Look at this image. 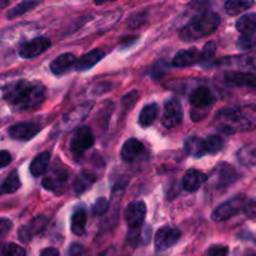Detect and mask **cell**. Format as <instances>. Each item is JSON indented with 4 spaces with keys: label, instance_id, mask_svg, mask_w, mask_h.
<instances>
[{
    "label": "cell",
    "instance_id": "cell-1",
    "mask_svg": "<svg viewBox=\"0 0 256 256\" xmlns=\"http://www.w3.org/2000/svg\"><path fill=\"white\" fill-rule=\"evenodd\" d=\"M2 95L16 110H32L46 99V88L39 82L15 80L2 86Z\"/></svg>",
    "mask_w": 256,
    "mask_h": 256
},
{
    "label": "cell",
    "instance_id": "cell-2",
    "mask_svg": "<svg viewBox=\"0 0 256 256\" xmlns=\"http://www.w3.org/2000/svg\"><path fill=\"white\" fill-rule=\"evenodd\" d=\"M215 125L226 134L256 129V104L220 110L215 118Z\"/></svg>",
    "mask_w": 256,
    "mask_h": 256
},
{
    "label": "cell",
    "instance_id": "cell-3",
    "mask_svg": "<svg viewBox=\"0 0 256 256\" xmlns=\"http://www.w3.org/2000/svg\"><path fill=\"white\" fill-rule=\"evenodd\" d=\"M220 22H222V19L218 12L205 10L192 16L188 22V24L180 30V39L185 42H189L209 36L219 28Z\"/></svg>",
    "mask_w": 256,
    "mask_h": 256
},
{
    "label": "cell",
    "instance_id": "cell-4",
    "mask_svg": "<svg viewBox=\"0 0 256 256\" xmlns=\"http://www.w3.org/2000/svg\"><path fill=\"white\" fill-rule=\"evenodd\" d=\"M224 148V140L219 135H210L206 138L190 136L184 142V149L192 158H202L205 155H215Z\"/></svg>",
    "mask_w": 256,
    "mask_h": 256
},
{
    "label": "cell",
    "instance_id": "cell-5",
    "mask_svg": "<svg viewBox=\"0 0 256 256\" xmlns=\"http://www.w3.org/2000/svg\"><path fill=\"white\" fill-rule=\"evenodd\" d=\"M189 102L192 105V119L194 122H202L208 116V112L215 104V95L206 86H199L189 96Z\"/></svg>",
    "mask_w": 256,
    "mask_h": 256
},
{
    "label": "cell",
    "instance_id": "cell-6",
    "mask_svg": "<svg viewBox=\"0 0 256 256\" xmlns=\"http://www.w3.org/2000/svg\"><path fill=\"white\" fill-rule=\"evenodd\" d=\"M94 142L95 138L92 129L86 126V125H82V126L76 128L74 132H72L69 144L70 152H72V155L75 159H79L90 148H92Z\"/></svg>",
    "mask_w": 256,
    "mask_h": 256
},
{
    "label": "cell",
    "instance_id": "cell-7",
    "mask_svg": "<svg viewBox=\"0 0 256 256\" xmlns=\"http://www.w3.org/2000/svg\"><path fill=\"white\" fill-rule=\"evenodd\" d=\"M245 200H246V198L242 194L230 198L229 200L215 208L214 212H212V219L214 222H225V220L235 216L242 210L244 212V208L246 205Z\"/></svg>",
    "mask_w": 256,
    "mask_h": 256
},
{
    "label": "cell",
    "instance_id": "cell-8",
    "mask_svg": "<svg viewBox=\"0 0 256 256\" xmlns=\"http://www.w3.org/2000/svg\"><path fill=\"white\" fill-rule=\"evenodd\" d=\"M238 179H239V174L235 172L232 165L226 164V162H220L219 165H216L208 182H212V186L216 189L224 190L234 184Z\"/></svg>",
    "mask_w": 256,
    "mask_h": 256
},
{
    "label": "cell",
    "instance_id": "cell-9",
    "mask_svg": "<svg viewBox=\"0 0 256 256\" xmlns=\"http://www.w3.org/2000/svg\"><path fill=\"white\" fill-rule=\"evenodd\" d=\"M180 238H182V232H180L179 228L174 226V225H165V226L160 228L158 230L156 235H155V250L156 252H164V250L178 244Z\"/></svg>",
    "mask_w": 256,
    "mask_h": 256
},
{
    "label": "cell",
    "instance_id": "cell-10",
    "mask_svg": "<svg viewBox=\"0 0 256 256\" xmlns=\"http://www.w3.org/2000/svg\"><path fill=\"white\" fill-rule=\"evenodd\" d=\"M184 112L182 105L178 98L172 96L168 99L164 104V112L162 116V122L166 129H172L182 122Z\"/></svg>",
    "mask_w": 256,
    "mask_h": 256
},
{
    "label": "cell",
    "instance_id": "cell-11",
    "mask_svg": "<svg viewBox=\"0 0 256 256\" xmlns=\"http://www.w3.org/2000/svg\"><path fill=\"white\" fill-rule=\"evenodd\" d=\"M50 45H52V42L48 38L38 36L32 40H28L25 42H22L19 45L18 54L22 59H34V58L39 56L40 54L46 52L50 48Z\"/></svg>",
    "mask_w": 256,
    "mask_h": 256
},
{
    "label": "cell",
    "instance_id": "cell-12",
    "mask_svg": "<svg viewBox=\"0 0 256 256\" xmlns=\"http://www.w3.org/2000/svg\"><path fill=\"white\" fill-rule=\"evenodd\" d=\"M42 126L36 122H24L12 125L8 130V134L12 139L18 142H29L42 132Z\"/></svg>",
    "mask_w": 256,
    "mask_h": 256
},
{
    "label": "cell",
    "instance_id": "cell-13",
    "mask_svg": "<svg viewBox=\"0 0 256 256\" xmlns=\"http://www.w3.org/2000/svg\"><path fill=\"white\" fill-rule=\"evenodd\" d=\"M146 218V204L142 200L139 202H132L125 208L124 219L129 229H139Z\"/></svg>",
    "mask_w": 256,
    "mask_h": 256
},
{
    "label": "cell",
    "instance_id": "cell-14",
    "mask_svg": "<svg viewBox=\"0 0 256 256\" xmlns=\"http://www.w3.org/2000/svg\"><path fill=\"white\" fill-rule=\"evenodd\" d=\"M48 224V218L45 215H38V216L32 218L28 224L22 225L18 232V238L22 240V242H29L35 235L39 234L40 232L45 229Z\"/></svg>",
    "mask_w": 256,
    "mask_h": 256
},
{
    "label": "cell",
    "instance_id": "cell-15",
    "mask_svg": "<svg viewBox=\"0 0 256 256\" xmlns=\"http://www.w3.org/2000/svg\"><path fill=\"white\" fill-rule=\"evenodd\" d=\"M225 82L234 88H248L256 90V74L250 72H228Z\"/></svg>",
    "mask_w": 256,
    "mask_h": 256
},
{
    "label": "cell",
    "instance_id": "cell-16",
    "mask_svg": "<svg viewBox=\"0 0 256 256\" xmlns=\"http://www.w3.org/2000/svg\"><path fill=\"white\" fill-rule=\"evenodd\" d=\"M145 155V146L140 140L132 138L124 142L122 148V160L128 162H134L142 159Z\"/></svg>",
    "mask_w": 256,
    "mask_h": 256
},
{
    "label": "cell",
    "instance_id": "cell-17",
    "mask_svg": "<svg viewBox=\"0 0 256 256\" xmlns=\"http://www.w3.org/2000/svg\"><path fill=\"white\" fill-rule=\"evenodd\" d=\"M209 178L205 172H200L196 169H190L185 172V175L182 176V188H184L185 192H195L205 184L208 182Z\"/></svg>",
    "mask_w": 256,
    "mask_h": 256
},
{
    "label": "cell",
    "instance_id": "cell-18",
    "mask_svg": "<svg viewBox=\"0 0 256 256\" xmlns=\"http://www.w3.org/2000/svg\"><path fill=\"white\" fill-rule=\"evenodd\" d=\"M78 59L75 58L74 54L72 52H65V54L59 55V56L55 58L54 60L50 64V72H52L56 76H60V75H64L66 72H69L70 70L76 65Z\"/></svg>",
    "mask_w": 256,
    "mask_h": 256
},
{
    "label": "cell",
    "instance_id": "cell-19",
    "mask_svg": "<svg viewBox=\"0 0 256 256\" xmlns=\"http://www.w3.org/2000/svg\"><path fill=\"white\" fill-rule=\"evenodd\" d=\"M202 62V52L196 48H190V49L180 50L172 59V66L175 68H188L198 64Z\"/></svg>",
    "mask_w": 256,
    "mask_h": 256
},
{
    "label": "cell",
    "instance_id": "cell-20",
    "mask_svg": "<svg viewBox=\"0 0 256 256\" xmlns=\"http://www.w3.org/2000/svg\"><path fill=\"white\" fill-rule=\"evenodd\" d=\"M66 180H68L66 172H65V170L56 169V170H52V172H49L46 176H44L42 184V188L46 189L48 192H55V194H58V192H62L65 182H66Z\"/></svg>",
    "mask_w": 256,
    "mask_h": 256
},
{
    "label": "cell",
    "instance_id": "cell-21",
    "mask_svg": "<svg viewBox=\"0 0 256 256\" xmlns=\"http://www.w3.org/2000/svg\"><path fill=\"white\" fill-rule=\"evenodd\" d=\"M105 52L102 49H94L92 52H86L82 56H80L78 59L76 65H75V70L76 72H86V70L94 68L98 62H100V60L104 59Z\"/></svg>",
    "mask_w": 256,
    "mask_h": 256
},
{
    "label": "cell",
    "instance_id": "cell-22",
    "mask_svg": "<svg viewBox=\"0 0 256 256\" xmlns=\"http://www.w3.org/2000/svg\"><path fill=\"white\" fill-rule=\"evenodd\" d=\"M50 159H52V152L49 150H45V152L38 154L29 165L30 174L35 178L44 175L49 168Z\"/></svg>",
    "mask_w": 256,
    "mask_h": 256
},
{
    "label": "cell",
    "instance_id": "cell-23",
    "mask_svg": "<svg viewBox=\"0 0 256 256\" xmlns=\"http://www.w3.org/2000/svg\"><path fill=\"white\" fill-rule=\"evenodd\" d=\"M95 182H96V175L90 172H82L75 178L74 182H72V190L75 194L80 195L90 189L95 184Z\"/></svg>",
    "mask_w": 256,
    "mask_h": 256
},
{
    "label": "cell",
    "instance_id": "cell-24",
    "mask_svg": "<svg viewBox=\"0 0 256 256\" xmlns=\"http://www.w3.org/2000/svg\"><path fill=\"white\" fill-rule=\"evenodd\" d=\"M235 28L242 35H249L256 32V12H249L239 19L235 22Z\"/></svg>",
    "mask_w": 256,
    "mask_h": 256
},
{
    "label": "cell",
    "instance_id": "cell-25",
    "mask_svg": "<svg viewBox=\"0 0 256 256\" xmlns=\"http://www.w3.org/2000/svg\"><path fill=\"white\" fill-rule=\"evenodd\" d=\"M88 215L84 209H78L72 212V219H70V229L74 235H82L85 232V226H86Z\"/></svg>",
    "mask_w": 256,
    "mask_h": 256
},
{
    "label": "cell",
    "instance_id": "cell-26",
    "mask_svg": "<svg viewBox=\"0 0 256 256\" xmlns=\"http://www.w3.org/2000/svg\"><path fill=\"white\" fill-rule=\"evenodd\" d=\"M238 162L246 168H252L256 165V145H246L242 149L238 150L236 152Z\"/></svg>",
    "mask_w": 256,
    "mask_h": 256
},
{
    "label": "cell",
    "instance_id": "cell-27",
    "mask_svg": "<svg viewBox=\"0 0 256 256\" xmlns=\"http://www.w3.org/2000/svg\"><path fill=\"white\" fill-rule=\"evenodd\" d=\"M158 114H159V106L156 102L145 105L139 114V125L142 128H148L155 122Z\"/></svg>",
    "mask_w": 256,
    "mask_h": 256
},
{
    "label": "cell",
    "instance_id": "cell-28",
    "mask_svg": "<svg viewBox=\"0 0 256 256\" xmlns=\"http://www.w3.org/2000/svg\"><path fill=\"white\" fill-rule=\"evenodd\" d=\"M254 5V2H246V0H229L225 2V10L230 16H235V15H239L245 10L250 9Z\"/></svg>",
    "mask_w": 256,
    "mask_h": 256
},
{
    "label": "cell",
    "instance_id": "cell-29",
    "mask_svg": "<svg viewBox=\"0 0 256 256\" xmlns=\"http://www.w3.org/2000/svg\"><path fill=\"white\" fill-rule=\"evenodd\" d=\"M20 185H22V182H20L19 174H18L16 170H14L2 182V194H12V192H15L19 189Z\"/></svg>",
    "mask_w": 256,
    "mask_h": 256
},
{
    "label": "cell",
    "instance_id": "cell-30",
    "mask_svg": "<svg viewBox=\"0 0 256 256\" xmlns=\"http://www.w3.org/2000/svg\"><path fill=\"white\" fill-rule=\"evenodd\" d=\"M39 5V2H22L19 4H16L15 6H12V9L8 12L6 18L8 19H15V18L20 16V15L25 14L28 12L29 10H32L35 6Z\"/></svg>",
    "mask_w": 256,
    "mask_h": 256
},
{
    "label": "cell",
    "instance_id": "cell-31",
    "mask_svg": "<svg viewBox=\"0 0 256 256\" xmlns=\"http://www.w3.org/2000/svg\"><path fill=\"white\" fill-rule=\"evenodd\" d=\"M215 52H216V44L214 42H208L202 50V65L209 66L214 60Z\"/></svg>",
    "mask_w": 256,
    "mask_h": 256
},
{
    "label": "cell",
    "instance_id": "cell-32",
    "mask_svg": "<svg viewBox=\"0 0 256 256\" xmlns=\"http://www.w3.org/2000/svg\"><path fill=\"white\" fill-rule=\"evenodd\" d=\"M2 256H26V252L20 245L14 244V242H8L2 246Z\"/></svg>",
    "mask_w": 256,
    "mask_h": 256
},
{
    "label": "cell",
    "instance_id": "cell-33",
    "mask_svg": "<svg viewBox=\"0 0 256 256\" xmlns=\"http://www.w3.org/2000/svg\"><path fill=\"white\" fill-rule=\"evenodd\" d=\"M108 209H109V200L106 198H99L92 205V212L94 215H102L108 212Z\"/></svg>",
    "mask_w": 256,
    "mask_h": 256
},
{
    "label": "cell",
    "instance_id": "cell-34",
    "mask_svg": "<svg viewBox=\"0 0 256 256\" xmlns=\"http://www.w3.org/2000/svg\"><path fill=\"white\" fill-rule=\"evenodd\" d=\"M256 45V32L249 35H242L239 39L238 42V46L242 48V49H250V48L255 46Z\"/></svg>",
    "mask_w": 256,
    "mask_h": 256
},
{
    "label": "cell",
    "instance_id": "cell-35",
    "mask_svg": "<svg viewBox=\"0 0 256 256\" xmlns=\"http://www.w3.org/2000/svg\"><path fill=\"white\" fill-rule=\"evenodd\" d=\"M229 255V248L226 245H212L208 250V256H228Z\"/></svg>",
    "mask_w": 256,
    "mask_h": 256
},
{
    "label": "cell",
    "instance_id": "cell-36",
    "mask_svg": "<svg viewBox=\"0 0 256 256\" xmlns=\"http://www.w3.org/2000/svg\"><path fill=\"white\" fill-rule=\"evenodd\" d=\"M68 256H86V252L82 245L72 244L68 250Z\"/></svg>",
    "mask_w": 256,
    "mask_h": 256
},
{
    "label": "cell",
    "instance_id": "cell-37",
    "mask_svg": "<svg viewBox=\"0 0 256 256\" xmlns=\"http://www.w3.org/2000/svg\"><path fill=\"white\" fill-rule=\"evenodd\" d=\"M244 212L248 218H256V199H252L246 202Z\"/></svg>",
    "mask_w": 256,
    "mask_h": 256
},
{
    "label": "cell",
    "instance_id": "cell-38",
    "mask_svg": "<svg viewBox=\"0 0 256 256\" xmlns=\"http://www.w3.org/2000/svg\"><path fill=\"white\" fill-rule=\"evenodd\" d=\"M12 228V222H10L9 219H6V218H2V219H0V235H2V238H4L5 235L10 232Z\"/></svg>",
    "mask_w": 256,
    "mask_h": 256
},
{
    "label": "cell",
    "instance_id": "cell-39",
    "mask_svg": "<svg viewBox=\"0 0 256 256\" xmlns=\"http://www.w3.org/2000/svg\"><path fill=\"white\" fill-rule=\"evenodd\" d=\"M10 162H12V155H10V152H8L6 150H2V152H0V168L4 169Z\"/></svg>",
    "mask_w": 256,
    "mask_h": 256
},
{
    "label": "cell",
    "instance_id": "cell-40",
    "mask_svg": "<svg viewBox=\"0 0 256 256\" xmlns=\"http://www.w3.org/2000/svg\"><path fill=\"white\" fill-rule=\"evenodd\" d=\"M39 256H60L59 250L55 248H45Z\"/></svg>",
    "mask_w": 256,
    "mask_h": 256
},
{
    "label": "cell",
    "instance_id": "cell-41",
    "mask_svg": "<svg viewBox=\"0 0 256 256\" xmlns=\"http://www.w3.org/2000/svg\"><path fill=\"white\" fill-rule=\"evenodd\" d=\"M246 256H256V254H250V255H246Z\"/></svg>",
    "mask_w": 256,
    "mask_h": 256
}]
</instances>
